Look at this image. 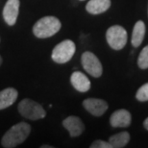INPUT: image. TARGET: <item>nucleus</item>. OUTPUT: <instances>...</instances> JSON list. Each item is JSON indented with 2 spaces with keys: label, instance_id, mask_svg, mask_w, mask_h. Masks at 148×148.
Instances as JSON below:
<instances>
[{
  "label": "nucleus",
  "instance_id": "obj_5",
  "mask_svg": "<svg viewBox=\"0 0 148 148\" xmlns=\"http://www.w3.org/2000/svg\"><path fill=\"white\" fill-rule=\"evenodd\" d=\"M106 40L112 49L120 50L127 43V32L119 25L112 26L107 30Z\"/></svg>",
  "mask_w": 148,
  "mask_h": 148
},
{
  "label": "nucleus",
  "instance_id": "obj_22",
  "mask_svg": "<svg viewBox=\"0 0 148 148\" xmlns=\"http://www.w3.org/2000/svg\"><path fill=\"white\" fill-rule=\"evenodd\" d=\"M81 1H84V0H81Z\"/></svg>",
  "mask_w": 148,
  "mask_h": 148
},
{
  "label": "nucleus",
  "instance_id": "obj_8",
  "mask_svg": "<svg viewBox=\"0 0 148 148\" xmlns=\"http://www.w3.org/2000/svg\"><path fill=\"white\" fill-rule=\"evenodd\" d=\"M19 0H8L3 9V17L8 25H14L19 12Z\"/></svg>",
  "mask_w": 148,
  "mask_h": 148
},
{
  "label": "nucleus",
  "instance_id": "obj_11",
  "mask_svg": "<svg viewBox=\"0 0 148 148\" xmlns=\"http://www.w3.org/2000/svg\"><path fill=\"white\" fill-rule=\"evenodd\" d=\"M70 82L73 88L80 92H87L90 88V81L84 73L80 71H75L70 77Z\"/></svg>",
  "mask_w": 148,
  "mask_h": 148
},
{
  "label": "nucleus",
  "instance_id": "obj_3",
  "mask_svg": "<svg viewBox=\"0 0 148 148\" xmlns=\"http://www.w3.org/2000/svg\"><path fill=\"white\" fill-rule=\"evenodd\" d=\"M19 114L27 119L38 120L45 116V111L42 106L31 99L25 98L18 104Z\"/></svg>",
  "mask_w": 148,
  "mask_h": 148
},
{
  "label": "nucleus",
  "instance_id": "obj_14",
  "mask_svg": "<svg viewBox=\"0 0 148 148\" xmlns=\"http://www.w3.org/2000/svg\"><path fill=\"white\" fill-rule=\"evenodd\" d=\"M144 36H145V24L143 21L138 20L136 22V24L133 29V34H132V45L134 47H138L143 43Z\"/></svg>",
  "mask_w": 148,
  "mask_h": 148
},
{
  "label": "nucleus",
  "instance_id": "obj_17",
  "mask_svg": "<svg viewBox=\"0 0 148 148\" xmlns=\"http://www.w3.org/2000/svg\"><path fill=\"white\" fill-rule=\"evenodd\" d=\"M136 98L140 102L148 101V83L144 84L143 86L138 88L136 94Z\"/></svg>",
  "mask_w": 148,
  "mask_h": 148
},
{
  "label": "nucleus",
  "instance_id": "obj_20",
  "mask_svg": "<svg viewBox=\"0 0 148 148\" xmlns=\"http://www.w3.org/2000/svg\"><path fill=\"white\" fill-rule=\"evenodd\" d=\"M41 148H52V146H48V145H42Z\"/></svg>",
  "mask_w": 148,
  "mask_h": 148
},
{
  "label": "nucleus",
  "instance_id": "obj_7",
  "mask_svg": "<svg viewBox=\"0 0 148 148\" xmlns=\"http://www.w3.org/2000/svg\"><path fill=\"white\" fill-rule=\"evenodd\" d=\"M83 106L90 114L94 116H101L108 110V103L103 99L88 98L84 100Z\"/></svg>",
  "mask_w": 148,
  "mask_h": 148
},
{
  "label": "nucleus",
  "instance_id": "obj_6",
  "mask_svg": "<svg viewBox=\"0 0 148 148\" xmlns=\"http://www.w3.org/2000/svg\"><path fill=\"white\" fill-rule=\"evenodd\" d=\"M81 61L84 69L90 75L95 77V78H98V77L102 75L103 72L102 64L100 63L99 59L93 53H91L90 51L83 53Z\"/></svg>",
  "mask_w": 148,
  "mask_h": 148
},
{
  "label": "nucleus",
  "instance_id": "obj_9",
  "mask_svg": "<svg viewBox=\"0 0 148 148\" xmlns=\"http://www.w3.org/2000/svg\"><path fill=\"white\" fill-rule=\"evenodd\" d=\"M63 125L64 128L69 131V135L73 138L80 136L84 132V129H85L83 121L80 119L79 117L74 116V115L66 117V119L63 121Z\"/></svg>",
  "mask_w": 148,
  "mask_h": 148
},
{
  "label": "nucleus",
  "instance_id": "obj_21",
  "mask_svg": "<svg viewBox=\"0 0 148 148\" xmlns=\"http://www.w3.org/2000/svg\"><path fill=\"white\" fill-rule=\"evenodd\" d=\"M1 64H2V58H1V56H0V66H1Z\"/></svg>",
  "mask_w": 148,
  "mask_h": 148
},
{
  "label": "nucleus",
  "instance_id": "obj_15",
  "mask_svg": "<svg viewBox=\"0 0 148 148\" xmlns=\"http://www.w3.org/2000/svg\"><path fill=\"white\" fill-rule=\"evenodd\" d=\"M130 140V135L128 132H120L118 134L112 136L109 140V143L112 148H122L127 145Z\"/></svg>",
  "mask_w": 148,
  "mask_h": 148
},
{
  "label": "nucleus",
  "instance_id": "obj_19",
  "mask_svg": "<svg viewBox=\"0 0 148 148\" xmlns=\"http://www.w3.org/2000/svg\"><path fill=\"white\" fill-rule=\"evenodd\" d=\"M143 126H144V128H145L146 130H148V117L143 121Z\"/></svg>",
  "mask_w": 148,
  "mask_h": 148
},
{
  "label": "nucleus",
  "instance_id": "obj_13",
  "mask_svg": "<svg viewBox=\"0 0 148 148\" xmlns=\"http://www.w3.org/2000/svg\"><path fill=\"white\" fill-rule=\"evenodd\" d=\"M111 7V0H90L86 6V10L91 14L104 13Z\"/></svg>",
  "mask_w": 148,
  "mask_h": 148
},
{
  "label": "nucleus",
  "instance_id": "obj_2",
  "mask_svg": "<svg viewBox=\"0 0 148 148\" xmlns=\"http://www.w3.org/2000/svg\"><path fill=\"white\" fill-rule=\"evenodd\" d=\"M62 27L61 21L55 16H44L38 20L33 27V33L40 38L54 36Z\"/></svg>",
  "mask_w": 148,
  "mask_h": 148
},
{
  "label": "nucleus",
  "instance_id": "obj_10",
  "mask_svg": "<svg viewBox=\"0 0 148 148\" xmlns=\"http://www.w3.org/2000/svg\"><path fill=\"white\" fill-rule=\"evenodd\" d=\"M131 114L127 110H117L114 112H112L110 118V123L112 127H128L131 124Z\"/></svg>",
  "mask_w": 148,
  "mask_h": 148
},
{
  "label": "nucleus",
  "instance_id": "obj_16",
  "mask_svg": "<svg viewBox=\"0 0 148 148\" xmlns=\"http://www.w3.org/2000/svg\"><path fill=\"white\" fill-rule=\"evenodd\" d=\"M138 66L141 69H148V45H146L141 50L140 56L138 59Z\"/></svg>",
  "mask_w": 148,
  "mask_h": 148
},
{
  "label": "nucleus",
  "instance_id": "obj_12",
  "mask_svg": "<svg viewBox=\"0 0 148 148\" xmlns=\"http://www.w3.org/2000/svg\"><path fill=\"white\" fill-rule=\"evenodd\" d=\"M17 90L13 88H7L0 91V110L10 107L17 98Z\"/></svg>",
  "mask_w": 148,
  "mask_h": 148
},
{
  "label": "nucleus",
  "instance_id": "obj_1",
  "mask_svg": "<svg viewBox=\"0 0 148 148\" xmlns=\"http://www.w3.org/2000/svg\"><path fill=\"white\" fill-rule=\"evenodd\" d=\"M31 127L28 123L20 122L14 125L3 136L1 143L5 148H14L22 143L30 135Z\"/></svg>",
  "mask_w": 148,
  "mask_h": 148
},
{
  "label": "nucleus",
  "instance_id": "obj_4",
  "mask_svg": "<svg viewBox=\"0 0 148 148\" xmlns=\"http://www.w3.org/2000/svg\"><path fill=\"white\" fill-rule=\"evenodd\" d=\"M76 47L72 40H66L62 41L55 46L53 49L51 57L52 60L58 64L67 63L69 60H71L74 53H75Z\"/></svg>",
  "mask_w": 148,
  "mask_h": 148
},
{
  "label": "nucleus",
  "instance_id": "obj_18",
  "mask_svg": "<svg viewBox=\"0 0 148 148\" xmlns=\"http://www.w3.org/2000/svg\"><path fill=\"white\" fill-rule=\"evenodd\" d=\"M90 148H112L110 143L104 140H95L90 145Z\"/></svg>",
  "mask_w": 148,
  "mask_h": 148
}]
</instances>
